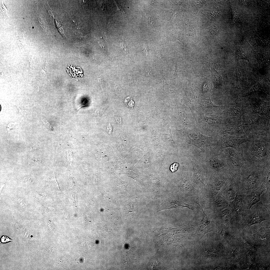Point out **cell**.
<instances>
[{
    "instance_id": "6da1fadb",
    "label": "cell",
    "mask_w": 270,
    "mask_h": 270,
    "mask_svg": "<svg viewBox=\"0 0 270 270\" xmlns=\"http://www.w3.org/2000/svg\"><path fill=\"white\" fill-rule=\"evenodd\" d=\"M270 170V164L263 165L246 161L241 168L238 178L239 189L248 190L255 189L264 182Z\"/></svg>"
},
{
    "instance_id": "7a4b0ae2",
    "label": "cell",
    "mask_w": 270,
    "mask_h": 270,
    "mask_svg": "<svg viewBox=\"0 0 270 270\" xmlns=\"http://www.w3.org/2000/svg\"><path fill=\"white\" fill-rule=\"evenodd\" d=\"M240 147L246 161L263 165L270 164V142L251 140L242 144Z\"/></svg>"
},
{
    "instance_id": "3957f363",
    "label": "cell",
    "mask_w": 270,
    "mask_h": 270,
    "mask_svg": "<svg viewBox=\"0 0 270 270\" xmlns=\"http://www.w3.org/2000/svg\"><path fill=\"white\" fill-rule=\"evenodd\" d=\"M204 166L214 172L215 174H232L229 166L220 151L212 150L206 152Z\"/></svg>"
},
{
    "instance_id": "277c9868",
    "label": "cell",
    "mask_w": 270,
    "mask_h": 270,
    "mask_svg": "<svg viewBox=\"0 0 270 270\" xmlns=\"http://www.w3.org/2000/svg\"><path fill=\"white\" fill-rule=\"evenodd\" d=\"M238 154L235 149L228 148L220 151L225 158L229 166L230 172L234 176L238 177L241 168L246 162L242 154V150Z\"/></svg>"
},
{
    "instance_id": "5b68a950",
    "label": "cell",
    "mask_w": 270,
    "mask_h": 270,
    "mask_svg": "<svg viewBox=\"0 0 270 270\" xmlns=\"http://www.w3.org/2000/svg\"><path fill=\"white\" fill-rule=\"evenodd\" d=\"M186 134L188 138V144L197 147L203 152L208 151L209 149H212L213 144L212 143V138L196 131L188 129L186 130Z\"/></svg>"
},
{
    "instance_id": "8992f818",
    "label": "cell",
    "mask_w": 270,
    "mask_h": 270,
    "mask_svg": "<svg viewBox=\"0 0 270 270\" xmlns=\"http://www.w3.org/2000/svg\"><path fill=\"white\" fill-rule=\"evenodd\" d=\"M250 137L247 136H231L224 138L217 142L214 143L212 150L218 151L224 149L232 148L236 150L238 152H240V146L244 142L252 140Z\"/></svg>"
},
{
    "instance_id": "52a82bcc",
    "label": "cell",
    "mask_w": 270,
    "mask_h": 270,
    "mask_svg": "<svg viewBox=\"0 0 270 270\" xmlns=\"http://www.w3.org/2000/svg\"><path fill=\"white\" fill-rule=\"evenodd\" d=\"M269 212L261 201L253 205L248 212V214L246 219V223L249 226L260 224L262 221L268 220L267 218Z\"/></svg>"
},
{
    "instance_id": "ba28073f",
    "label": "cell",
    "mask_w": 270,
    "mask_h": 270,
    "mask_svg": "<svg viewBox=\"0 0 270 270\" xmlns=\"http://www.w3.org/2000/svg\"><path fill=\"white\" fill-rule=\"evenodd\" d=\"M268 188L265 184L263 183L260 186L255 189L240 190L243 196V202L245 210L248 212L253 205L261 201V195Z\"/></svg>"
},
{
    "instance_id": "9c48e42d",
    "label": "cell",
    "mask_w": 270,
    "mask_h": 270,
    "mask_svg": "<svg viewBox=\"0 0 270 270\" xmlns=\"http://www.w3.org/2000/svg\"><path fill=\"white\" fill-rule=\"evenodd\" d=\"M239 187L238 177L233 176L224 184L223 194L226 200L229 203L234 199Z\"/></svg>"
},
{
    "instance_id": "30bf717a",
    "label": "cell",
    "mask_w": 270,
    "mask_h": 270,
    "mask_svg": "<svg viewBox=\"0 0 270 270\" xmlns=\"http://www.w3.org/2000/svg\"><path fill=\"white\" fill-rule=\"evenodd\" d=\"M160 208V210L178 208H187L193 210L195 209L193 205L186 204L177 198H170L164 202Z\"/></svg>"
},
{
    "instance_id": "8fae6325",
    "label": "cell",
    "mask_w": 270,
    "mask_h": 270,
    "mask_svg": "<svg viewBox=\"0 0 270 270\" xmlns=\"http://www.w3.org/2000/svg\"><path fill=\"white\" fill-rule=\"evenodd\" d=\"M243 196L238 188L234 199L229 203L232 213L241 215L245 210L243 205Z\"/></svg>"
},
{
    "instance_id": "7c38bea8",
    "label": "cell",
    "mask_w": 270,
    "mask_h": 270,
    "mask_svg": "<svg viewBox=\"0 0 270 270\" xmlns=\"http://www.w3.org/2000/svg\"><path fill=\"white\" fill-rule=\"evenodd\" d=\"M191 161L194 170L193 179L196 183L204 184L205 180V175L204 170L205 167L202 165L196 162L193 159Z\"/></svg>"
},
{
    "instance_id": "4fadbf2b",
    "label": "cell",
    "mask_w": 270,
    "mask_h": 270,
    "mask_svg": "<svg viewBox=\"0 0 270 270\" xmlns=\"http://www.w3.org/2000/svg\"><path fill=\"white\" fill-rule=\"evenodd\" d=\"M200 104L203 108L206 110L211 109L215 107L220 106L214 105L210 99L202 101Z\"/></svg>"
},
{
    "instance_id": "5bb4252c",
    "label": "cell",
    "mask_w": 270,
    "mask_h": 270,
    "mask_svg": "<svg viewBox=\"0 0 270 270\" xmlns=\"http://www.w3.org/2000/svg\"><path fill=\"white\" fill-rule=\"evenodd\" d=\"M236 79L237 82H241L246 77L245 72L242 69L238 68L236 70Z\"/></svg>"
},
{
    "instance_id": "9a60e30c",
    "label": "cell",
    "mask_w": 270,
    "mask_h": 270,
    "mask_svg": "<svg viewBox=\"0 0 270 270\" xmlns=\"http://www.w3.org/2000/svg\"><path fill=\"white\" fill-rule=\"evenodd\" d=\"M257 60L260 66H265L269 63V60L263 56H260L257 57Z\"/></svg>"
},
{
    "instance_id": "2e32d148",
    "label": "cell",
    "mask_w": 270,
    "mask_h": 270,
    "mask_svg": "<svg viewBox=\"0 0 270 270\" xmlns=\"http://www.w3.org/2000/svg\"><path fill=\"white\" fill-rule=\"evenodd\" d=\"M56 24L60 33L62 36H65V34L63 29V26L62 23L57 19H55Z\"/></svg>"
},
{
    "instance_id": "e0dca14e",
    "label": "cell",
    "mask_w": 270,
    "mask_h": 270,
    "mask_svg": "<svg viewBox=\"0 0 270 270\" xmlns=\"http://www.w3.org/2000/svg\"><path fill=\"white\" fill-rule=\"evenodd\" d=\"M204 118L205 121L209 124H211L215 123L217 122V120L215 118H210L205 116Z\"/></svg>"
},
{
    "instance_id": "ac0fdd59",
    "label": "cell",
    "mask_w": 270,
    "mask_h": 270,
    "mask_svg": "<svg viewBox=\"0 0 270 270\" xmlns=\"http://www.w3.org/2000/svg\"><path fill=\"white\" fill-rule=\"evenodd\" d=\"M179 164L178 163L175 162L172 164L170 167V170L172 172H176L178 169Z\"/></svg>"
},
{
    "instance_id": "d6986e66",
    "label": "cell",
    "mask_w": 270,
    "mask_h": 270,
    "mask_svg": "<svg viewBox=\"0 0 270 270\" xmlns=\"http://www.w3.org/2000/svg\"><path fill=\"white\" fill-rule=\"evenodd\" d=\"M0 241V242L4 243L10 241H13V240L9 238L7 236L5 235H3L1 238Z\"/></svg>"
},
{
    "instance_id": "ffe728a7",
    "label": "cell",
    "mask_w": 270,
    "mask_h": 270,
    "mask_svg": "<svg viewBox=\"0 0 270 270\" xmlns=\"http://www.w3.org/2000/svg\"><path fill=\"white\" fill-rule=\"evenodd\" d=\"M42 120L45 125L47 126L49 129L51 130H52L53 128L48 122L44 120Z\"/></svg>"
}]
</instances>
